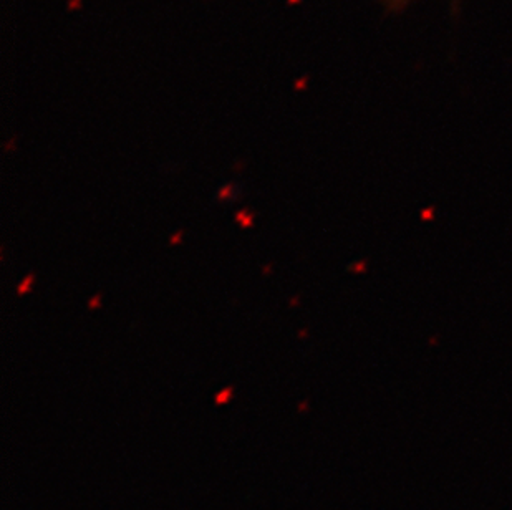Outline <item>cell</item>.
I'll return each mask as SVG.
<instances>
[{
	"label": "cell",
	"instance_id": "cell-1",
	"mask_svg": "<svg viewBox=\"0 0 512 510\" xmlns=\"http://www.w3.org/2000/svg\"><path fill=\"white\" fill-rule=\"evenodd\" d=\"M32 280H34V277H32V275H29V277H27V279H25L24 282H22V285H20L19 287V294H25V290L29 292L30 285H32Z\"/></svg>",
	"mask_w": 512,
	"mask_h": 510
},
{
	"label": "cell",
	"instance_id": "cell-2",
	"mask_svg": "<svg viewBox=\"0 0 512 510\" xmlns=\"http://www.w3.org/2000/svg\"><path fill=\"white\" fill-rule=\"evenodd\" d=\"M392 4H405L406 0H390Z\"/></svg>",
	"mask_w": 512,
	"mask_h": 510
}]
</instances>
